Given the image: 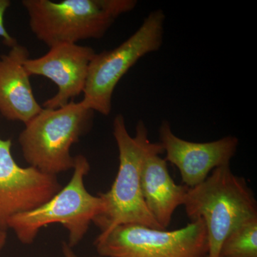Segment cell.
<instances>
[{"label":"cell","mask_w":257,"mask_h":257,"mask_svg":"<svg viewBox=\"0 0 257 257\" xmlns=\"http://www.w3.org/2000/svg\"><path fill=\"white\" fill-rule=\"evenodd\" d=\"M95 54L90 47L62 44L50 47L39 58L25 60L24 67L29 75L46 77L57 85V92L45 101L42 107H62L84 92L89 64Z\"/></svg>","instance_id":"obj_10"},{"label":"cell","mask_w":257,"mask_h":257,"mask_svg":"<svg viewBox=\"0 0 257 257\" xmlns=\"http://www.w3.org/2000/svg\"><path fill=\"white\" fill-rule=\"evenodd\" d=\"M11 148V140L0 138V226L6 230L10 218L36 209L62 188L57 176L19 166Z\"/></svg>","instance_id":"obj_8"},{"label":"cell","mask_w":257,"mask_h":257,"mask_svg":"<svg viewBox=\"0 0 257 257\" xmlns=\"http://www.w3.org/2000/svg\"><path fill=\"white\" fill-rule=\"evenodd\" d=\"M62 249L64 257H79L74 252L72 248L69 246L67 241H64L62 243Z\"/></svg>","instance_id":"obj_15"},{"label":"cell","mask_w":257,"mask_h":257,"mask_svg":"<svg viewBox=\"0 0 257 257\" xmlns=\"http://www.w3.org/2000/svg\"><path fill=\"white\" fill-rule=\"evenodd\" d=\"M32 33L50 47L102 38L136 0H23Z\"/></svg>","instance_id":"obj_2"},{"label":"cell","mask_w":257,"mask_h":257,"mask_svg":"<svg viewBox=\"0 0 257 257\" xmlns=\"http://www.w3.org/2000/svg\"><path fill=\"white\" fill-rule=\"evenodd\" d=\"M148 135L146 124L140 120L135 136L132 137L124 116H115L113 135L119 151V170L110 189L97 194L104 202V210L93 222L100 230L99 236L125 224L162 229L149 211L142 189L144 160L152 144Z\"/></svg>","instance_id":"obj_1"},{"label":"cell","mask_w":257,"mask_h":257,"mask_svg":"<svg viewBox=\"0 0 257 257\" xmlns=\"http://www.w3.org/2000/svg\"><path fill=\"white\" fill-rule=\"evenodd\" d=\"M191 221L201 219L207 229V257H220L228 235L243 221L257 216V202L246 179L230 165L218 167L202 183L189 188L183 205Z\"/></svg>","instance_id":"obj_3"},{"label":"cell","mask_w":257,"mask_h":257,"mask_svg":"<svg viewBox=\"0 0 257 257\" xmlns=\"http://www.w3.org/2000/svg\"><path fill=\"white\" fill-rule=\"evenodd\" d=\"M94 111L81 101H69L57 109L43 108L25 124L19 136L24 159L47 175L73 170L72 145L91 130Z\"/></svg>","instance_id":"obj_4"},{"label":"cell","mask_w":257,"mask_h":257,"mask_svg":"<svg viewBox=\"0 0 257 257\" xmlns=\"http://www.w3.org/2000/svg\"><path fill=\"white\" fill-rule=\"evenodd\" d=\"M95 257H101V256H95Z\"/></svg>","instance_id":"obj_17"},{"label":"cell","mask_w":257,"mask_h":257,"mask_svg":"<svg viewBox=\"0 0 257 257\" xmlns=\"http://www.w3.org/2000/svg\"><path fill=\"white\" fill-rule=\"evenodd\" d=\"M220 257H224V256H220Z\"/></svg>","instance_id":"obj_18"},{"label":"cell","mask_w":257,"mask_h":257,"mask_svg":"<svg viewBox=\"0 0 257 257\" xmlns=\"http://www.w3.org/2000/svg\"><path fill=\"white\" fill-rule=\"evenodd\" d=\"M11 5L10 0H0V37L3 38V42L5 45L10 48L15 46L18 42L14 37L10 35L9 32L6 30L4 24V17L7 10Z\"/></svg>","instance_id":"obj_14"},{"label":"cell","mask_w":257,"mask_h":257,"mask_svg":"<svg viewBox=\"0 0 257 257\" xmlns=\"http://www.w3.org/2000/svg\"><path fill=\"white\" fill-rule=\"evenodd\" d=\"M7 238H8V234H7V230L3 229L0 226V252L3 249L7 242Z\"/></svg>","instance_id":"obj_16"},{"label":"cell","mask_w":257,"mask_h":257,"mask_svg":"<svg viewBox=\"0 0 257 257\" xmlns=\"http://www.w3.org/2000/svg\"><path fill=\"white\" fill-rule=\"evenodd\" d=\"M221 256L257 257V216L243 221L221 245Z\"/></svg>","instance_id":"obj_13"},{"label":"cell","mask_w":257,"mask_h":257,"mask_svg":"<svg viewBox=\"0 0 257 257\" xmlns=\"http://www.w3.org/2000/svg\"><path fill=\"white\" fill-rule=\"evenodd\" d=\"M29 55L28 49L19 43L0 55V113L5 119L25 124L43 109L24 67Z\"/></svg>","instance_id":"obj_11"},{"label":"cell","mask_w":257,"mask_h":257,"mask_svg":"<svg viewBox=\"0 0 257 257\" xmlns=\"http://www.w3.org/2000/svg\"><path fill=\"white\" fill-rule=\"evenodd\" d=\"M89 171L87 157L76 156L73 175L68 184L40 207L10 218L7 229L13 230L20 242L28 245L34 242L42 228L60 224L68 233L69 246H77L104 210L102 199L91 194L84 185V177Z\"/></svg>","instance_id":"obj_5"},{"label":"cell","mask_w":257,"mask_h":257,"mask_svg":"<svg viewBox=\"0 0 257 257\" xmlns=\"http://www.w3.org/2000/svg\"><path fill=\"white\" fill-rule=\"evenodd\" d=\"M159 135L165 160L177 167L189 188L202 183L216 168L230 165L239 143L237 138L231 135L209 143L187 141L174 134L167 120L161 124Z\"/></svg>","instance_id":"obj_9"},{"label":"cell","mask_w":257,"mask_h":257,"mask_svg":"<svg viewBox=\"0 0 257 257\" xmlns=\"http://www.w3.org/2000/svg\"><path fill=\"white\" fill-rule=\"evenodd\" d=\"M165 20L163 10H154L121 45L94 55L83 92V105L104 116L110 114L113 94L121 79L140 59L163 45Z\"/></svg>","instance_id":"obj_6"},{"label":"cell","mask_w":257,"mask_h":257,"mask_svg":"<svg viewBox=\"0 0 257 257\" xmlns=\"http://www.w3.org/2000/svg\"><path fill=\"white\" fill-rule=\"evenodd\" d=\"M163 152L160 143L152 144L144 160L142 189L149 211L161 228L166 230L176 209L183 205L189 188L174 182L167 160L160 157Z\"/></svg>","instance_id":"obj_12"},{"label":"cell","mask_w":257,"mask_h":257,"mask_svg":"<svg viewBox=\"0 0 257 257\" xmlns=\"http://www.w3.org/2000/svg\"><path fill=\"white\" fill-rule=\"evenodd\" d=\"M101 257H207L208 239L202 219L181 229H152L140 224L121 225L94 241Z\"/></svg>","instance_id":"obj_7"}]
</instances>
